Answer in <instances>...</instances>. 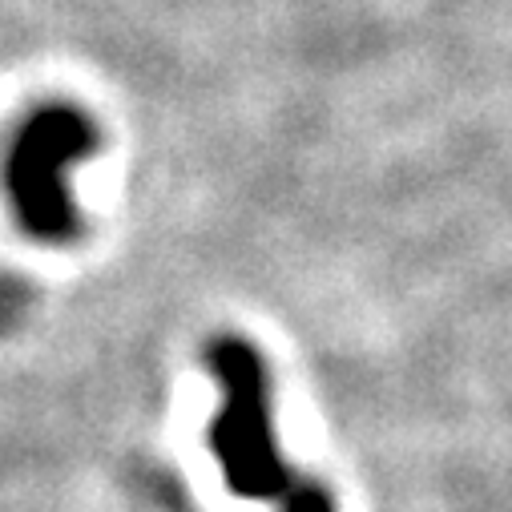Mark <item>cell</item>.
Instances as JSON below:
<instances>
[{
	"mask_svg": "<svg viewBox=\"0 0 512 512\" xmlns=\"http://www.w3.org/2000/svg\"><path fill=\"white\" fill-rule=\"evenodd\" d=\"M210 367L222 383V412L214 420V452L226 468V484L238 496H283L287 464L275 452L271 416H267V375L254 347L238 339H218L210 347Z\"/></svg>",
	"mask_w": 512,
	"mask_h": 512,
	"instance_id": "obj_1",
	"label": "cell"
},
{
	"mask_svg": "<svg viewBox=\"0 0 512 512\" xmlns=\"http://www.w3.org/2000/svg\"><path fill=\"white\" fill-rule=\"evenodd\" d=\"M283 512H331V500L323 488L307 484V480H295L287 492H283Z\"/></svg>",
	"mask_w": 512,
	"mask_h": 512,
	"instance_id": "obj_2",
	"label": "cell"
}]
</instances>
